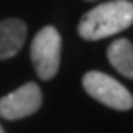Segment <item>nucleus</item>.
Returning a JSON list of instances; mask_svg holds the SVG:
<instances>
[{
    "label": "nucleus",
    "mask_w": 133,
    "mask_h": 133,
    "mask_svg": "<svg viewBox=\"0 0 133 133\" xmlns=\"http://www.w3.org/2000/svg\"><path fill=\"white\" fill-rule=\"evenodd\" d=\"M0 133H5V131H4V128H2V124H0Z\"/></svg>",
    "instance_id": "7"
},
{
    "label": "nucleus",
    "mask_w": 133,
    "mask_h": 133,
    "mask_svg": "<svg viewBox=\"0 0 133 133\" xmlns=\"http://www.w3.org/2000/svg\"><path fill=\"white\" fill-rule=\"evenodd\" d=\"M61 49L62 40L54 26H45L35 35L31 42V62L42 79H52L61 66Z\"/></svg>",
    "instance_id": "2"
},
{
    "label": "nucleus",
    "mask_w": 133,
    "mask_h": 133,
    "mask_svg": "<svg viewBox=\"0 0 133 133\" xmlns=\"http://www.w3.org/2000/svg\"><path fill=\"white\" fill-rule=\"evenodd\" d=\"M26 35L28 28L17 17L0 21V61L10 59L19 54L26 42Z\"/></svg>",
    "instance_id": "5"
},
{
    "label": "nucleus",
    "mask_w": 133,
    "mask_h": 133,
    "mask_svg": "<svg viewBox=\"0 0 133 133\" xmlns=\"http://www.w3.org/2000/svg\"><path fill=\"white\" fill-rule=\"evenodd\" d=\"M42 90L35 81H28L17 90L4 95L0 99V116L9 121L31 116L42 105Z\"/></svg>",
    "instance_id": "4"
},
{
    "label": "nucleus",
    "mask_w": 133,
    "mask_h": 133,
    "mask_svg": "<svg viewBox=\"0 0 133 133\" xmlns=\"http://www.w3.org/2000/svg\"><path fill=\"white\" fill-rule=\"evenodd\" d=\"M81 83L85 92L102 105L116 111H130L133 107V95L128 92V88L109 74L100 71H88L85 73Z\"/></svg>",
    "instance_id": "3"
},
{
    "label": "nucleus",
    "mask_w": 133,
    "mask_h": 133,
    "mask_svg": "<svg viewBox=\"0 0 133 133\" xmlns=\"http://www.w3.org/2000/svg\"><path fill=\"white\" fill-rule=\"evenodd\" d=\"M87 2H97V0H87Z\"/></svg>",
    "instance_id": "8"
},
{
    "label": "nucleus",
    "mask_w": 133,
    "mask_h": 133,
    "mask_svg": "<svg viewBox=\"0 0 133 133\" xmlns=\"http://www.w3.org/2000/svg\"><path fill=\"white\" fill-rule=\"evenodd\" d=\"M107 59L119 74L133 79V43L128 38H118L107 47Z\"/></svg>",
    "instance_id": "6"
},
{
    "label": "nucleus",
    "mask_w": 133,
    "mask_h": 133,
    "mask_svg": "<svg viewBox=\"0 0 133 133\" xmlns=\"http://www.w3.org/2000/svg\"><path fill=\"white\" fill-rule=\"evenodd\" d=\"M133 24V4L130 0H111L85 12L78 23V35L95 42L118 35Z\"/></svg>",
    "instance_id": "1"
}]
</instances>
